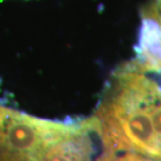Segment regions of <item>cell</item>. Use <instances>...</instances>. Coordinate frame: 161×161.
<instances>
[{"label": "cell", "instance_id": "6da1fadb", "mask_svg": "<svg viewBox=\"0 0 161 161\" xmlns=\"http://www.w3.org/2000/svg\"><path fill=\"white\" fill-rule=\"evenodd\" d=\"M83 124L41 119L0 107V160L43 161Z\"/></svg>", "mask_w": 161, "mask_h": 161}, {"label": "cell", "instance_id": "7a4b0ae2", "mask_svg": "<svg viewBox=\"0 0 161 161\" xmlns=\"http://www.w3.org/2000/svg\"><path fill=\"white\" fill-rule=\"evenodd\" d=\"M153 3L154 8L156 9V13H157V16H158V19H159V22H160V25H161V0H153L151 1Z\"/></svg>", "mask_w": 161, "mask_h": 161}]
</instances>
